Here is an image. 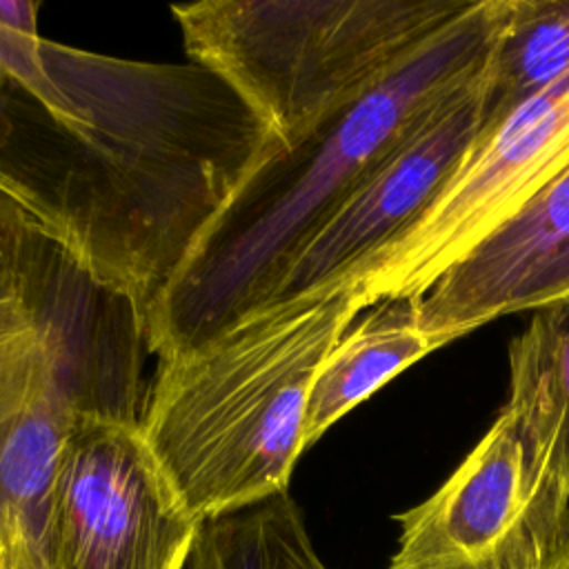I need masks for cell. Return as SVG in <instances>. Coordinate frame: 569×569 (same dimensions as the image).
<instances>
[{"label": "cell", "mask_w": 569, "mask_h": 569, "mask_svg": "<svg viewBox=\"0 0 569 569\" xmlns=\"http://www.w3.org/2000/svg\"><path fill=\"white\" fill-rule=\"evenodd\" d=\"M362 309L353 287L307 293L160 358L140 429L200 525L287 491L318 369Z\"/></svg>", "instance_id": "cell-4"}, {"label": "cell", "mask_w": 569, "mask_h": 569, "mask_svg": "<svg viewBox=\"0 0 569 569\" xmlns=\"http://www.w3.org/2000/svg\"><path fill=\"white\" fill-rule=\"evenodd\" d=\"M144 351L136 307L0 193V545L40 547L80 418L140 422Z\"/></svg>", "instance_id": "cell-3"}, {"label": "cell", "mask_w": 569, "mask_h": 569, "mask_svg": "<svg viewBox=\"0 0 569 569\" xmlns=\"http://www.w3.org/2000/svg\"><path fill=\"white\" fill-rule=\"evenodd\" d=\"M269 138L193 60L116 58L0 27V193L144 327Z\"/></svg>", "instance_id": "cell-1"}, {"label": "cell", "mask_w": 569, "mask_h": 569, "mask_svg": "<svg viewBox=\"0 0 569 569\" xmlns=\"http://www.w3.org/2000/svg\"><path fill=\"white\" fill-rule=\"evenodd\" d=\"M569 247V169L418 298L422 329L442 347L516 311Z\"/></svg>", "instance_id": "cell-10"}, {"label": "cell", "mask_w": 569, "mask_h": 569, "mask_svg": "<svg viewBox=\"0 0 569 569\" xmlns=\"http://www.w3.org/2000/svg\"><path fill=\"white\" fill-rule=\"evenodd\" d=\"M0 569H40V565L33 547L22 538H13L0 545Z\"/></svg>", "instance_id": "cell-18"}, {"label": "cell", "mask_w": 569, "mask_h": 569, "mask_svg": "<svg viewBox=\"0 0 569 569\" xmlns=\"http://www.w3.org/2000/svg\"><path fill=\"white\" fill-rule=\"evenodd\" d=\"M198 529L140 422L87 416L64 440L36 553L42 569H184Z\"/></svg>", "instance_id": "cell-7"}, {"label": "cell", "mask_w": 569, "mask_h": 569, "mask_svg": "<svg viewBox=\"0 0 569 569\" xmlns=\"http://www.w3.org/2000/svg\"><path fill=\"white\" fill-rule=\"evenodd\" d=\"M569 71V0H509L480 76V131Z\"/></svg>", "instance_id": "cell-13"}, {"label": "cell", "mask_w": 569, "mask_h": 569, "mask_svg": "<svg viewBox=\"0 0 569 569\" xmlns=\"http://www.w3.org/2000/svg\"><path fill=\"white\" fill-rule=\"evenodd\" d=\"M473 0H202L173 4L189 60L287 144L389 76Z\"/></svg>", "instance_id": "cell-5"}, {"label": "cell", "mask_w": 569, "mask_h": 569, "mask_svg": "<svg viewBox=\"0 0 569 569\" xmlns=\"http://www.w3.org/2000/svg\"><path fill=\"white\" fill-rule=\"evenodd\" d=\"M569 169V71L478 133L431 204L351 282L365 307L420 298Z\"/></svg>", "instance_id": "cell-6"}, {"label": "cell", "mask_w": 569, "mask_h": 569, "mask_svg": "<svg viewBox=\"0 0 569 569\" xmlns=\"http://www.w3.org/2000/svg\"><path fill=\"white\" fill-rule=\"evenodd\" d=\"M569 298V247L549 262V267L533 280V284L522 293L516 311H531L536 307L549 305L553 300Z\"/></svg>", "instance_id": "cell-16"}, {"label": "cell", "mask_w": 569, "mask_h": 569, "mask_svg": "<svg viewBox=\"0 0 569 569\" xmlns=\"http://www.w3.org/2000/svg\"><path fill=\"white\" fill-rule=\"evenodd\" d=\"M505 409L536 471L569 498V298L531 309L509 342Z\"/></svg>", "instance_id": "cell-12"}, {"label": "cell", "mask_w": 569, "mask_h": 569, "mask_svg": "<svg viewBox=\"0 0 569 569\" xmlns=\"http://www.w3.org/2000/svg\"><path fill=\"white\" fill-rule=\"evenodd\" d=\"M276 569H327L316 553L296 502L284 493L278 518V565Z\"/></svg>", "instance_id": "cell-15"}, {"label": "cell", "mask_w": 569, "mask_h": 569, "mask_svg": "<svg viewBox=\"0 0 569 569\" xmlns=\"http://www.w3.org/2000/svg\"><path fill=\"white\" fill-rule=\"evenodd\" d=\"M393 520L389 569H545L569 540V498L529 462L502 407L453 473Z\"/></svg>", "instance_id": "cell-8"}, {"label": "cell", "mask_w": 569, "mask_h": 569, "mask_svg": "<svg viewBox=\"0 0 569 569\" xmlns=\"http://www.w3.org/2000/svg\"><path fill=\"white\" fill-rule=\"evenodd\" d=\"M284 493L202 522L184 569H276Z\"/></svg>", "instance_id": "cell-14"}, {"label": "cell", "mask_w": 569, "mask_h": 569, "mask_svg": "<svg viewBox=\"0 0 569 569\" xmlns=\"http://www.w3.org/2000/svg\"><path fill=\"white\" fill-rule=\"evenodd\" d=\"M509 0H473L345 109L300 138H273L198 238L147 320L160 358L269 305L287 269L356 187L442 100L480 76Z\"/></svg>", "instance_id": "cell-2"}, {"label": "cell", "mask_w": 569, "mask_h": 569, "mask_svg": "<svg viewBox=\"0 0 569 569\" xmlns=\"http://www.w3.org/2000/svg\"><path fill=\"white\" fill-rule=\"evenodd\" d=\"M38 556V553H36ZM38 565H40V569H42V562H40V558H38Z\"/></svg>", "instance_id": "cell-19"}, {"label": "cell", "mask_w": 569, "mask_h": 569, "mask_svg": "<svg viewBox=\"0 0 569 569\" xmlns=\"http://www.w3.org/2000/svg\"><path fill=\"white\" fill-rule=\"evenodd\" d=\"M440 347L422 329L418 298H382L362 309L318 369L307 405V447L382 385Z\"/></svg>", "instance_id": "cell-11"}, {"label": "cell", "mask_w": 569, "mask_h": 569, "mask_svg": "<svg viewBox=\"0 0 569 569\" xmlns=\"http://www.w3.org/2000/svg\"><path fill=\"white\" fill-rule=\"evenodd\" d=\"M480 76L442 100L356 187L287 269L269 305L345 287L416 222L478 138Z\"/></svg>", "instance_id": "cell-9"}, {"label": "cell", "mask_w": 569, "mask_h": 569, "mask_svg": "<svg viewBox=\"0 0 569 569\" xmlns=\"http://www.w3.org/2000/svg\"><path fill=\"white\" fill-rule=\"evenodd\" d=\"M38 9L36 0H0V27L24 36H38Z\"/></svg>", "instance_id": "cell-17"}]
</instances>
